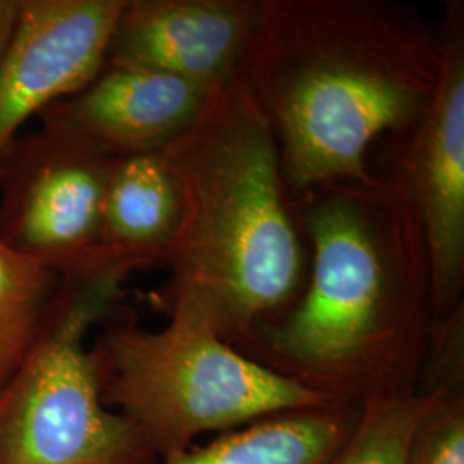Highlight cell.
I'll return each mask as SVG.
<instances>
[{"instance_id":"1","label":"cell","mask_w":464,"mask_h":464,"mask_svg":"<svg viewBox=\"0 0 464 464\" xmlns=\"http://www.w3.org/2000/svg\"><path fill=\"white\" fill-rule=\"evenodd\" d=\"M440 45L408 5L262 0L236 80L262 112L291 198L372 178L368 151L413 131L430 105Z\"/></svg>"},{"instance_id":"2","label":"cell","mask_w":464,"mask_h":464,"mask_svg":"<svg viewBox=\"0 0 464 464\" xmlns=\"http://www.w3.org/2000/svg\"><path fill=\"white\" fill-rule=\"evenodd\" d=\"M312 246L303 296L253 341L270 368L332 396L413 370L435 322L423 226L398 172L334 183L291 198ZM249 339V341H251Z\"/></svg>"},{"instance_id":"3","label":"cell","mask_w":464,"mask_h":464,"mask_svg":"<svg viewBox=\"0 0 464 464\" xmlns=\"http://www.w3.org/2000/svg\"><path fill=\"white\" fill-rule=\"evenodd\" d=\"M162 155L179 197L164 262L169 314L199 320L227 343L249 341L293 306L304 281L276 138L234 80Z\"/></svg>"},{"instance_id":"4","label":"cell","mask_w":464,"mask_h":464,"mask_svg":"<svg viewBox=\"0 0 464 464\" xmlns=\"http://www.w3.org/2000/svg\"><path fill=\"white\" fill-rule=\"evenodd\" d=\"M93 351L105 404L126 416L162 459L188 450L199 433L334 401L239 353L189 316L170 315L155 332L114 324Z\"/></svg>"},{"instance_id":"5","label":"cell","mask_w":464,"mask_h":464,"mask_svg":"<svg viewBox=\"0 0 464 464\" xmlns=\"http://www.w3.org/2000/svg\"><path fill=\"white\" fill-rule=\"evenodd\" d=\"M131 272L97 258L61 276L34 346L0 389V464H157L141 431L105 404L86 348Z\"/></svg>"},{"instance_id":"6","label":"cell","mask_w":464,"mask_h":464,"mask_svg":"<svg viewBox=\"0 0 464 464\" xmlns=\"http://www.w3.org/2000/svg\"><path fill=\"white\" fill-rule=\"evenodd\" d=\"M116 159L47 124L11 145L0 159V239L59 276L92 262Z\"/></svg>"},{"instance_id":"7","label":"cell","mask_w":464,"mask_h":464,"mask_svg":"<svg viewBox=\"0 0 464 464\" xmlns=\"http://www.w3.org/2000/svg\"><path fill=\"white\" fill-rule=\"evenodd\" d=\"M440 71L398 172L423 226L435 324L461 308L464 285V7L449 2L439 32Z\"/></svg>"},{"instance_id":"8","label":"cell","mask_w":464,"mask_h":464,"mask_svg":"<svg viewBox=\"0 0 464 464\" xmlns=\"http://www.w3.org/2000/svg\"><path fill=\"white\" fill-rule=\"evenodd\" d=\"M128 0H19L0 63V159L21 126L82 92L109 57Z\"/></svg>"},{"instance_id":"9","label":"cell","mask_w":464,"mask_h":464,"mask_svg":"<svg viewBox=\"0 0 464 464\" xmlns=\"http://www.w3.org/2000/svg\"><path fill=\"white\" fill-rule=\"evenodd\" d=\"M260 11L262 0H128L107 61L218 92L236 80Z\"/></svg>"},{"instance_id":"10","label":"cell","mask_w":464,"mask_h":464,"mask_svg":"<svg viewBox=\"0 0 464 464\" xmlns=\"http://www.w3.org/2000/svg\"><path fill=\"white\" fill-rule=\"evenodd\" d=\"M216 92L149 67L107 61L99 76L44 111L47 126L112 157L162 151Z\"/></svg>"},{"instance_id":"11","label":"cell","mask_w":464,"mask_h":464,"mask_svg":"<svg viewBox=\"0 0 464 464\" xmlns=\"http://www.w3.org/2000/svg\"><path fill=\"white\" fill-rule=\"evenodd\" d=\"M179 197L162 151L117 157L105 186L97 256L140 270L166 262Z\"/></svg>"},{"instance_id":"12","label":"cell","mask_w":464,"mask_h":464,"mask_svg":"<svg viewBox=\"0 0 464 464\" xmlns=\"http://www.w3.org/2000/svg\"><path fill=\"white\" fill-rule=\"evenodd\" d=\"M354 425L334 408L268 416L159 464H331Z\"/></svg>"},{"instance_id":"13","label":"cell","mask_w":464,"mask_h":464,"mask_svg":"<svg viewBox=\"0 0 464 464\" xmlns=\"http://www.w3.org/2000/svg\"><path fill=\"white\" fill-rule=\"evenodd\" d=\"M59 282L57 272L0 239V389L34 346Z\"/></svg>"},{"instance_id":"14","label":"cell","mask_w":464,"mask_h":464,"mask_svg":"<svg viewBox=\"0 0 464 464\" xmlns=\"http://www.w3.org/2000/svg\"><path fill=\"white\" fill-rule=\"evenodd\" d=\"M425 394L372 396L360 423L331 464H406Z\"/></svg>"},{"instance_id":"15","label":"cell","mask_w":464,"mask_h":464,"mask_svg":"<svg viewBox=\"0 0 464 464\" xmlns=\"http://www.w3.org/2000/svg\"><path fill=\"white\" fill-rule=\"evenodd\" d=\"M406 464H464L463 398L446 382L425 392Z\"/></svg>"},{"instance_id":"16","label":"cell","mask_w":464,"mask_h":464,"mask_svg":"<svg viewBox=\"0 0 464 464\" xmlns=\"http://www.w3.org/2000/svg\"><path fill=\"white\" fill-rule=\"evenodd\" d=\"M19 0H0V63L16 28Z\"/></svg>"}]
</instances>
